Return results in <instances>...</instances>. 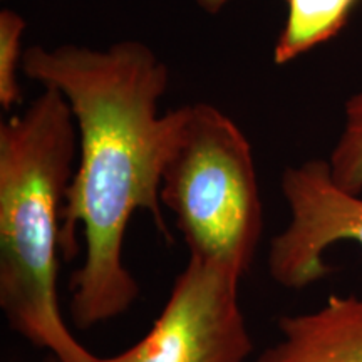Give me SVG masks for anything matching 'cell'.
I'll return each mask as SVG.
<instances>
[{
	"label": "cell",
	"instance_id": "cell-6",
	"mask_svg": "<svg viewBox=\"0 0 362 362\" xmlns=\"http://www.w3.org/2000/svg\"><path fill=\"white\" fill-rule=\"evenodd\" d=\"M282 339L255 362H362V297L330 296L314 312L279 319Z\"/></svg>",
	"mask_w": 362,
	"mask_h": 362
},
{
	"label": "cell",
	"instance_id": "cell-9",
	"mask_svg": "<svg viewBox=\"0 0 362 362\" xmlns=\"http://www.w3.org/2000/svg\"><path fill=\"white\" fill-rule=\"evenodd\" d=\"M25 19L12 8L0 11V106L11 111L22 101L19 69L22 71V37Z\"/></svg>",
	"mask_w": 362,
	"mask_h": 362
},
{
	"label": "cell",
	"instance_id": "cell-4",
	"mask_svg": "<svg viewBox=\"0 0 362 362\" xmlns=\"http://www.w3.org/2000/svg\"><path fill=\"white\" fill-rule=\"evenodd\" d=\"M240 279L230 267L189 255L146 336L93 362H245L253 341L238 300Z\"/></svg>",
	"mask_w": 362,
	"mask_h": 362
},
{
	"label": "cell",
	"instance_id": "cell-5",
	"mask_svg": "<svg viewBox=\"0 0 362 362\" xmlns=\"http://www.w3.org/2000/svg\"><path fill=\"white\" fill-rule=\"evenodd\" d=\"M282 193L291 221L272 238L269 272L285 288H304L332 269L324 260L327 248L339 242L362 248V198L334 183L325 160L285 168Z\"/></svg>",
	"mask_w": 362,
	"mask_h": 362
},
{
	"label": "cell",
	"instance_id": "cell-11",
	"mask_svg": "<svg viewBox=\"0 0 362 362\" xmlns=\"http://www.w3.org/2000/svg\"><path fill=\"white\" fill-rule=\"evenodd\" d=\"M44 362H59V361H57L56 357H54L52 354H49V356H47V359H45Z\"/></svg>",
	"mask_w": 362,
	"mask_h": 362
},
{
	"label": "cell",
	"instance_id": "cell-3",
	"mask_svg": "<svg viewBox=\"0 0 362 362\" xmlns=\"http://www.w3.org/2000/svg\"><path fill=\"white\" fill-rule=\"evenodd\" d=\"M161 203L173 214L189 255L218 262L242 277L252 269L264 233L252 144L214 104L183 106Z\"/></svg>",
	"mask_w": 362,
	"mask_h": 362
},
{
	"label": "cell",
	"instance_id": "cell-7",
	"mask_svg": "<svg viewBox=\"0 0 362 362\" xmlns=\"http://www.w3.org/2000/svg\"><path fill=\"white\" fill-rule=\"evenodd\" d=\"M359 0H285L287 19L274 45V62L284 66L341 33Z\"/></svg>",
	"mask_w": 362,
	"mask_h": 362
},
{
	"label": "cell",
	"instance_id": "cell-8",
	"mask_svg": "<svg viewBox=\"0 0 362 362\" xmlns=\"http://www.w3.org/2000/svg\"><path fill=\"white\" fill-rule=\"evenodd\" d=\"M334 183L344 192L362 193V89L344 107V128L327 160Z\"/></svg>",
	"mask_w": 362,
	"mask_h": 362
},
{
	"label": "cell",
	"instance_id": "cell-1",
	"mask_svg": "<svg viewBox=\"0 0 362 362\" xmlns=\"http://www.w3.org/2000/svg\"><path fill=\"white\" fill-rule=\"evenodd\" d=\"M22 72L54 88L69 103L79 131V161L67 188L61 255L84 262L69 282V312L78 329L110 322L131 309L139 285L123 260L134 211L146 210L168 242L161 210V181L183 121V106L160 115L170 84L168 66L139 40L107 49L66 44L33 45Z\"/></svg>",
	"mask_w": 362,
	"mask_h": 362
},
{
	"label": "cell",
	"instance_id": "cell-10",
	"mask_svg": "<svg viewBox=\"0 0 362 362\" xmlns=\"http://www.w3.org/2000/svg\"><path fill=\"white\" fill-rule=\"evenodd\" d=\"M194 2H197L198 6L202 7V11H205L206 13H211V16H215V13L223 11V7L228 2H232V0H194Z\"/></svg>",
	"mask_w": 362,
	"mask_h": 362
},
{
	"label": "cell",
	"instance_id": "cell-2",
	"mask_svg": "<svg viewBox=\"0 0 362 362\" xmlns=\"http://www.w3.org/2000/svg\"><path fill=\"white\" fill-rule=\"evenodd\" d=\"M79 151L67 99L54 88L0 123V309L8 327L59 362H93L57 298L61 223Z\"/></svg>",
	"mask_w": 362,
	"mask_h": 362
}]
</instances>
